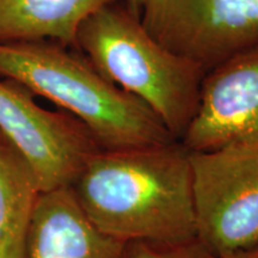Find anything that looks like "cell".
I'll use <instances>...</instances> for the list:
<instances>
[{"mask_svg":"<svg viewBox=\"0 0 258 258\" xmlns=\"http://www.w3.org/2000/svg\"><path fill=\"white\" fill-rule=\"evenodd\" d=\"M71 188L90 220L116 239L160 245L196 239L190 151L179 140L98 151Z\"/></svg>","mask_w":258,"mask_h":258,"instance_id":"obj_1","label":"cell"},{"mask_svg":"<svg viewBox=\"0 0 258 258\" xmlns=\"http://www.w3.org/2000/svg\"><path fill=\"white\" fill-rule=\"evenodd\" d=\"M0 77L78 118L102 150L177 140L143 101L106 79L78 49L57 42H0Z\"/></svg>","mask_w":258,"mask_h":258,"instance_id":"obj_2","label":"cell"},{"mask_svg":"<svg viewBox=\"0 0 258 258\" xmlns=\"http://www.w3.org/2000/svg\"><path fill=\"white\" fill-rule=\"evenodd\" d=\"M76 49L112 84L138 97L180 140L200 103L206 71L173 53L125 3L105 6L80 25Z\"/></svg>","mask_w":258,"mask_h":258,"instance_id":"obj_3","label":"cell"},{"mask_svg":"<svg viewBox=\"0 0 258 258\" xmlns=\"http://www.w3.org/2000/svg\"><path fill=\"white\" fill-rule=\"evenodd\" d=\"M196 239L214 256L258 245V146L190 152Z\"/></svg>","mask_w":258,"mask_h":258,"instance_id":"obj_4","label":"cell"},{"mask_svg":"<svg viewBox=\"0 0 258 258\" xmlns=\"http://www.w3.org/2000/svg\"><path fill=\"white\" fill-rule=\"evenodd\" d=\"M140 19L164 47L206 72L258 48V0H144Z\"/></svg>","mask_w":258,"mask_h":258,"instance_id":"obj_5","label":"cell"},{"mask_svg":"<svg viewBox=\"0 0 258 258\" xmlns=\"http://www.w3.org/2000/svg\"><path fill=\"white\" fill-rule=\"evenodd\" d=\"M0 133L30 164L41 191L72 185L102 150L78 118L43 108L31 91L6 78L0 79Z\"/></svg>","mask_w":258,"mask_h":258,"instance_id":"obj_6","label":"cell"},{"mask_svg":"<svg viewBox=\"0 0 258 258\" xmlns=\"http://www.w3.org/2000/svg\"><path fill=\"white\" fill-rule=\"evenodd\" d=\"M179 141L190 152L258 146V48L206 73L198 111Z\"/></svg>","mask_w":258,"mask_h":258,"instance_id":"obj_7","label":"cell"},{"mask_svg":"<svg viewBox=\"0 0 258 258\" xmlns=\"http://www.w3.org/2000/svg\"><path fill=\"white\" fill-rule=\"evenodd\" d=\"M128 245L99 230L62 186L38 196L25 258H128Z\"/></svg>","mask_w":258,"mask_h":258,"instance_id":"obj_8","label":"cell"},{"mask_svg":"<svg viewBox=\"0 0 258 258\" xmlns=\"http://www.w3.org/2000/svg\"><path fill=\"white\" fill-rule=\"evenodd\" d=\"M127 0H0V42L54 41L76 49L90 16Z\"/></svg>","mask_w":258,"mask_h":258,"instance_id":"obj_9","label":"cell"},{"mask_svg":"<svg viewBox=\"0 0 258 258\" xmlns=\"http://www.w3.org/2000/svg\"><path fill=\"white\" fill-rule=\"evenodd\" d=\"M40 194L30 164L0 133V258H25Z\"/></svg>","mask_w":258,"mask_h":258,"instance_id":"obj_10","label":"cell"},{"mask_svg":"<svg viewBox=\"0 0 258 258\" xmlns=\"http://www.w3.org/2000/svg\"><path fill=\"white\" fill-rule=\"evenodd\" d=\"M128 258H218L198 239L175 245L133 241L128 245Z\"/></svg>","mask_w":258,"mask_h":258,"instance_id":"obj_11","label":"cell"},{"mask_svg":"<svg viewBox=\"0 0 258 258\" xmlns=\"http://www.w3.org/2000/svg\"><path fill=\"white\" fill-rule=\"evenodd\" d=\"M218 258H258V245L250 247V249L233 251V252L224 254V256Z\"/></svg>","mask_w":258,"mask_h":258,"instance_id":"obj_12","label":"cell"},{"mask_svg":"<svg viewBox=\"0 0 258 258\" xmlns=\"http://www.w3.org/2000/svg\"><path fill=\"white\" fill-rule=\"evenodd\" d=\"M143 3H144V0H127L125 5H127L128 8L134 12L135 15L140 16L141 6H143Z\"/></svg>","mask_w":258,"mask_h":258,"instance_id":"obj_13","label":"cell"}]
</instances>
